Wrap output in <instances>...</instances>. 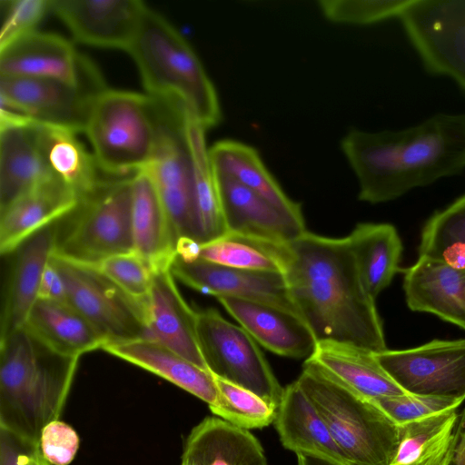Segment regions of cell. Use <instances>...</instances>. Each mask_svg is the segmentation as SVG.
I'll return each instance as SVG.
<instances>
[{"instance_id":"cell-1","label":"cell","mask_w":465,"mask_h":465,"mask_svg":"<svg viewBox=\"0 0 465 465\" xmlns=\"http://www.w3.org/2000/svg\"><path fill=\"white\" fill-rule=\"evenodd\" d=\"M284 272L292 299L317 341L387 350L375 299L365 289L349 240L305 232L290 242Z\"/></svg>"},{"instance_id":"cell-2","label":"cell","mask_w":465,"mask_h":465,"mask_svg":"<svg viewBox=\"0 0 465 465\" xmlns=\"http://www.w3.org/2000/svg\"><path fill=\"white\" fill-rule=\"evenodd\" d=\"M341 149L359 183V199L394 200L465 171V114H436L397 131H349Z\"/></svg>"},{"instance_id":"cell-3","label":"cell","mask_w":465,"mask_h":465,"mask_svg":"<svg viewBox=\"0 0 465 465\" xmlns=\"http://www.w3.org/2000/svg\"><path fill=\"white\" fill-rule=\"evenodd\" d=\"M78 361L25 326L0 340V428L39 445L44 427L59 420Z\"/></svg>"},{"instance_id":"cell-4","label":"cell","mask_w":465,"mask_h":465,"mask_svg":"<svg viewBox=\"0 0 465 465\" xmlns=\"http://www.w3.org/2000/svg\"><path fill=\"white\" fill-rule=\"evenodd\" d=\"M147 94L185 109L206 131L220 124L216 90L199 57L160 14L147 8L127 50Z\"/></svg>"},{"instance_id":"cell-5","label":"cell","mask_w":465,"mask_h":465,"mask_svg":"<svg viewBox=\"0 0 465 465\" xmlns=\"http://www.w3.org/2000/svg\"><path fill=\"white\" fill-rule=\"evenodd\" d=\"M296 381L350 465H390L399 445L401 429L373 401L307 361Z\"/></svg>"},{"instance_id":"cell-6","label":"cell","mask_w":465,"mask_h":465,"mask_svg":"<svg viewBox=\"0 0 465 465\" xmlns=\"http://www.w3.org/2000/svg\"><path fill=\"white\" fill-rule=\"evenodd\" d=\"M159 124L156 99L147 94L105 87L92 104L84 133L103 174L124 178L150 164Z\"/></svg>"},{"instance_id":"cell-7","label":"cell","mask_w":465,"mask_h":465,"mask_svg":"<svg viewBox=\"0 0 465 465\" xmlns=\"http://www.w3.org/2000/svg\"><path fill=\"white\" fill-rule=\"evenodd\" d=\"M132 177L106 176L73 212L54 254L85 264L134 252Z\"/></svg>"},{"instance_id":"cell-8","label":"cell","mask_w":465,"mask_h":465,"mask_svg":"<svg viewBox=\"0 0 465 465\" xmlns=\"http://www.w3.org/2000/svg\"><path fill=\"white\" fill-rule=\"evenodd\" d=\"M196 330L208 371L216 378L253 392L278 409L284 388L255 340L214 309L197 312Z\"/></svg>"},{"instance_id":"cell-9","label":"cell","mask_w":465,"mask_h":465,"mask_svg":"<svg viewBox=\"0 0 465 465\" xmlns=\"http://www.w3.org/2000/svg\"><path fill=\"white\" fill-rule=\"evenodd\" d=\"M157 101L160 105L158 140L153 159L144 171L152 178L164 206L175 243L188 239L198 242L193 167L186 135L190 114L179 105Z\"/></svg>"},{"instance_id":"cell-10","label":"cell","mask_w":465,"mask_h":465,"mask_svg":"<svg viewBox=\"0 0 465 465\" xmlns=\"http://www.w3.org/2000/svg\"><path fill=\"white\" fill-rule=\"evenodd\" d=\"M52 262L65 286L66 302L107 342L146 338L144 303L116 286L94 267L55 254Z\"/></svg>"},{"instance_id":"cell-11","label":"cell","mask_w":465,"mask_h":465,"mask_svg":"<svg viewBox=\"0 0 465 465\" xmlns=\"http://www.w3.org/2000/svg\"><path fill=\"white\" fill-rule=\"evenodd\" d=\"M105 87L98 71L78 84L0 76L1 109L77 134L84 131L92 104Z\"/></svg>"},{"instance_id":"cell-12","label":"cell","mask_w":465,"mask_h":465,"mask_svg":"<svg viewBox=\"0 0 465 465\" xmlns=\"http://www.w3.org/2000/svg\"><path fill=\"white\" fill-rule=\"evenodd\" d=\"M399 18L424 67L465 92V0H410Z\"/></svg>"},{"instance_id":"cell-13","label":"cell","mask_w":465,"mask_h":465,"mask_svg":"<svg viewBox=\"0 0 465 465\" xmlns=\"http://www.w3.org/2000/svg\"><path fill=\"white\" fill-rule=\"evenodd\" d=\"M375 356L407 393L465 399V339L433 340Z\"/></svg>"},{"instance_id":"cell-14","label":"cell","mask_w":465,"mask_h":465,"mask_svg":"<svg viewBox=\"0 0 465 465\" xmlns=\"http://www.w3.org/2000/svg\"><path fill=\"white\" fill-rule=\"evenodd\" d=\"M48 125L0 109V213L52 172Z\"/></svg>"},{"instance_id":"cell-15","label":"cell","mask_w":465,"mask_h":465,"mask_svg":"<svg viewBox=\"0 0 465 465\" xmlns=\"http://www.w3.org/2000/svg\"><path fill=\"white\" fill-rule=\"evenodd\" d=\"M148 6L140 0H50V12L86 45L127 50Z\"/></svg>"},{"instance_id":"cell-16","label":"cell","mask_w":465,"mask_h":465,"mask_svg":"<svg viewBox=\"0 0 465 465\" xmlns=\"http://www.w3.org/2000/svg\"><path fill=\"white\" fill-rule=\"evenodd\" d=\"M171 272L187 286L216 298L228 296L262 302L301 316L282 272L237 269L200 259L186 262L177 255Z\"/></svg>"},{"instance_id":"cell-17","label":"cell","mask_w":465,"mask_h":465,"mask_svg":"<svg viewBox=\"0 0 465 465\" xmlns=\"http://www.w3.org/2000/svg\"><path fill=\"white\" fill-rule=\"evenodd\" d=\"M95 66L65 38L33 31L0 49V76L46 78L78 84Z\"/></svg>"},{"instance_id":"cell-18","label":"cell","mask_w":465,"mask_h":465,"mask_svg":"<svg viewBox=\"0 0 465 465\" xmlns=\"http://www.w3.org/2000/svg\"><path fill=\"white\" fill-rule=\"evenodd\" d=\"M59 222L32 234L11 253L13 258L3 291L0 340L25 325L38 300L44 272L56 247Z\"/></svg>"},{"instance_id":"cell-19","label":"cell","mask_w":465,"mask_h":465,"mask_svg":"<svg viewBox=\"0 0 465 465\" xmlns=\"http://www.w3.org/2000/svg\"><path fill=\"white\" fill-rule=\"evenodd\" d=\"M146 338L208 371L196 330L197 312L184 301L171 269L153 272L150 292L143 302Z\"/></svg>"},{"instance_id":"cell-20","label":"cell","mask_w":465,"mask_h":465,"mask_svg":"<svg viewBox=\"0 0 465 465\" xmlns=\"http://www.w3.org/2000/svg\"><path fill=\"white\" fill-rule=\"evenodd\" d=\"M79 194L53 173L0 213V252L10 255L24 241L42 228L72 213Z\"/></svg>"},{"instance_id":"cell-21","label":"cell","mask_w":465,"mask_h":465,"mask_svg":"<svg viewBox=\"0 0 465 465\" xmlns=\"http://www.w3.org/2000/svg\"><path fill=\"white\" fill-rule=\"evenodd\" d=\"M220 303L254 340L272 352L309 358L317 341L304 320L270 304L234 297H217Z\"/></svg>"},{"instance_id":"cell-22","label":"cell","mask_w":465,"mask_h":465,"mask_svg":"<svg viewBox=\"0 0 465 465\" xmlns=\"http://www.w3.org/2000/svg\"><path fill=\"white\" fill-rule=\"evenodd\" d=\"M214 176L227 232L289 243L306 232L304 221L282 212L229 177Z\"/></svg>"},{"instance_id":"cell-23","label":"cell","mask_w":465,"mask_h":465,"mask_svg":"<svg viewBox=\"0 0 465 465\" xmlns=\"http://www.w3.org/2000/svg\"><path fill=\"white\" fill-rule=\"evenodd\" d=\"M403 289L411 311L432 313L465 330V270L419 255L404 272Z\"/></svg>"},{"instance_id":"cell-24","label":"cell","mask_w":465,"mask_h":465,"mask_svg":"<svg viewBox=\"0 0 465 465\" xmlns=\"http://www.w3.org/2000/svg\"><path fill=\"white\" fill-rule=\"evenodd\" d=\"M305 361L371 401L409 394L387 373L375 352L351 343L317 341Z\"/></svg>"},{"instance_id":"cell-25","label":"cell","mask_w":465,"mask_h":465,"mask_svg":"<svg viewBox=\"0 0 465 465\" xmlns=\"http://www.w3.org/2000/svg\"><path fill=\"white\" fill-rule=\"evenodd\" d=\"M274 424L282 446L296 455H312L350 465L327 424L296 381L284 388Z\"/></svg>"},{"instance_id":"cell-26","label":"cell","mask_w":465,"mask_h":465,"mask_svg":"<svg viewBox=\"0 0 465 465\" xmlns=\"http://www.w3.org/2000/svg\"><path fill=\"white\" fill-rule=\"evenodd\" d=\"M104 351L151 371L206 402L215 404L218 388L214 376L169 348L150 339L107 342Z\"/></svg>"},{"instance_id":"cell-27","label":"cell","mask_w":465,"mask_h":465,"mask_svg":"<svg viewBox=\"0 0 465 465\" xmlns=\"http://www.w3.org/2000/svg\"><path fill=\"white\" fill-rule=\"evenodd\" d=\"M132 223L134 252L153 271L171 269L176 243L164 206L144 170L132 177Z\"/></svg>"},{"instance_id":"cell-28","label":"cell","mask_w":465,"mask_h":465,"mask_svg":"<svg viewBox=\"0 0 465 465\" xmlns=\"http://www.w3.org/2000/svg\"><path fill=\"white\" fill-rule=\"evenodd\" d=\"M181 464L268 465L260 441L248 430L216 417H206L192 430Z\"/></svg>"},{"instance_id":"cell-29","label":"cell","mask_w":465,"mask_h":465,"mask_svg":"<svg viewBox=\"0 0 465 465\" xmlns=\"http://www.w3.org/2000/svg\"><path fill=\"white\" fill-rule=\"evenodd\" d=\"M24 326L50 349L66 356L80 358L107 343L67 302L38 299Z\"/></svg>"},{"instance_id":"cell-30","label":"cell","mask_w":465,"mask_h":465,"mask_svg":"<svg viewBox=\"0 0 465 465\" xmlns=\"http://www.w3.org/2000/svg\"><path fill=\"white\" fill-rule=\"evenodd\" d=\"M209 158L214 174L240 183L282 212L304 221L300 203L284 193L253 147L238 141L222 140L209 147Z\"/></svg>"},{"instance_id":"cell-31","label":"cell","mask_w":465,"mask_h":465,"mask_svg":"<svg viewBox=\"0 0 465 465\" xmlns=\"http://www.w3.org/2000/svg\"><path fill=\"white\" fill-rule=\"evenodd\" d=\"M347 238L363 285L376 299L400 271L402 243L398 232L389 223H362Z\"/></svg>"},{"instance_id":"cell-32","label":"cell","mask_w":465,"mask_h":465,"mask_svg":"<svg viewBox=\"0 0 465 465\" xmlns=\"http://www.w3.org/2000/svg\"><path fill=\"white\" fill-rule=\"evenodd\" d=\"M456 410L400 425V441L390 465H447L460 436Z\"/></svg>"},{"instance_id":"cell-33","label":"cell","mask_w":465,"mask_h":465,"mask_svg":"<svg viewBox=\"0 0 465 465\" xmlns=\"http://www.w3.org/2000/svg\"><path fill=\"white\" fill-rule=\"evenodd\" d=\"M205 133L206 130L189 114L186 120V135L193 167L194 213L200 244L227 233Z\"/></svg>"},{"instance_id":"cell-34","label":"cell","mask_w":465,"mask_h":465,"mask_svg":"<svg viewBox=\"0 0 465 465\" xmlns=\"http://www.w3.org/2000/svg\"><path fill=\"white\" fill-rule=\"evenodd\" d=\"M290 255V242H276L227 232L218 239L201 244L197 259L226 267L284 274Z\"/></svg>"},{"instance_id":"cell-35","label":"cell","mask_w":465,"mask_h":465,"mask_svg":"<svg viewBox=\"0 0 465 465\" xmlns=\"http://www.w3.org/2000/svg\"><path fill=\"white\" fill-rule=\"evenodd\" d=\"M75 133L48 126L46 153L52 172L62 178L81 200L94 192L102 177L93 153L87 152Z\"/></svg>"},{"instance_id":"cell-36","label":"cell","mask_w":465,"mask_h":465,"mask_svg":"<svg viewBox=\"0 0 465 465\" xmlns=\"http://www.w3.org/2000/svg\"><path fill=\"white\" fill-rule=\"evenodd\" d=\"M419 255L465 270V194L428 220L421 232Z\"/></svg>"},{"instance_id":"cell-37","label":"cell","mask_w":465,"mask_h":465,"mask_svg":"<svg viewBox=\"0 0 465 465\" xmlns=\"http://www.w3.org/2000/svg\"><path fill=\"white\" fill-rule=\"evenodd\" d=\"M214 378L218 398L209 407L213 414L245 430L262 429L274 422L277 409L250 391Z\"/></svg>"},{"instance_id":"cell-38","label":"cell","mask_w":465,"mask_h":465,"mask_svg":"<svg viewBox=\"0 0 465 465\" xmlns=\"http://www.w3.org/2000/svg\"><path fill=\"white\" fill-rule=\"evenodd\" d=\"M410 0H321L322 15L338 24L366 25L400 17Z\"/></svg>"},{"instance_id":"cell-39","label":"cell","mask_w":465,"mask_h":465,"mask_svg":"<svg viewBox=\"0 0 465 465\" xmlns=\"http://www.w3.org/2000/svg\"><path fill=\"white\" fill-rule=\"evenodd\" d=\"M88 265L140 302H143L150 292L153 271L135 252L113 255Z\"/></svg>"},{"instance_id":"cell-40","label":"cell","mask_w":465,"mask_h":465,"mask_svg":"<svg viewBox=\"0 0 465 465\" xmlns=\"http://www.w3.org/2000/svg\"><path fill=\"white\" fill-rule=\"evenodd\" d=\"M464 401L463 398L406 394L373 401L400 426L438 412L457 410Z\"/></svg>"},{"instance_id":"cell-41","label":"cell","mask_w":465,"mask_h":465,"mask_svg":"<svg viewBox=\"0 0 465 465\" xmlns=\"http://www.w3.org/2000/svg\"><path fill=\"white\" fill-rule=\"evenodd\" d=\"M5 4V17L0 32V49L35 31L45 15L50 12V0H10Z\"/></svg>"},{"instance_id":"cell-42","label":"cell","mask_w":465,"mask_h":465,"mask_svg":"<svg viewBox=\"0 0 465 465\" xmlns=\"http://www.w3.org/2000/svg\"><path fill=\"white\" fill-rule=\"evenodd\" d=\"M79 437L67 423L59 420L44 427L39 439V450L50 465H69L78 450Z\"/></svg>"},{"instance_id":"cell-43","label":"cell","mask_w":465,"mask_h":465,"mask_svg":"<svg viewBox=\"0 0 465 465\" xmlns=\"http://www.w3.org/2000/svg\"><path fill=\"white\" fill-rule=\"evenodd\" d=\"M39 445L0 428V465H35Z\"/></svg>"},{"instance_id":"cell-44","label":"cell","mask_w":465,"mask_h":465,"mask_svg":"<svg viewBox=\"0 0 465 465\" xmlns=\"http://www.w3.org/2000/svg\"><path fill=\"white\" fill-rule=\"evenodd\" d=\"M38 299L66 302L64 282L52 258L44 272Z\"/></svg>"},{"instance_id":"cell-45","label":"cell","mask_w":465,"mask_h":465,"mask_svg":"<svg viewBox=\"0 0 465 465\" xmlns=\"http://www.w3.org/2000/svg\"><path fill=\"white\" fill-rule=\"evenodd\" d=\"M447 465H465V431L461 430L454 453Z\"/></svg>"},{"instance_id":"cell-46","label":"cell","mask_w":465,"mask_h":465,"mask_svg":"<svg viewBox=\"0 0 465 465\" xmlns=\"http://www.w3.org/2000/svg\"><path fill=\"white\" fill-rule=\"evenodd\" d=\"M297 465H346L312 455H297Z\"/></svg>"},{"instance_id":"cell-47","label":"cell","mask_w":465,"mask_h":465,"mask_svg":"<svg viewBox=\"0 0 465 465\" xmlns=\"http://www.w3.org/2000/svg\"><path fill=\"white\" fill-rule=\"evenodd\" d=\"M35 465H50L42 456L41 452L35 458Z\"/></svg>"},{"instance_id":"cell-48","label":"cell","mask_w":465,"mask_h":465,"mask_svg":"<svg viewBox=\"0 0 465 465\" xmlns=\"http://www.w3.org/2000/svg\"><path fill=\"white\" fill-rule=\"evenodd\" d=\"M181 465H186V464H181Z\"/></svg>"}]
</instances>
